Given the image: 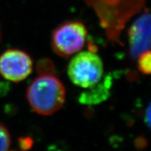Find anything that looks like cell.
<instances>
[{"label": "cell", "instance_id": "8", "mask_svg": "<svg viewBox=\"0 0 151 151\" xmlns=\"http://www.w3.org/2000/svg\"><path fill=\"white\" fill-rule=\"evenodd\" d=\"M139 70L143 74L151 75V50H146L137 58Z\"/></svg>", "mask_w": 151, "mask_h": 151}, {"label": "cell", "instance_id": "10", "mask_svg": "<svg viewBox=\"0 0 151 151\" xmlns=\"http://www.w3.org/2000/svg\"><path fill=\"white\" fill-rule=\"evenodd\" d=\"M37 69L41 74L42 73H53L54 67L50 61L44 60L39 62L37 65Z\"/></svg>", "mask_w": 151, "mask_h": 151}, {"label": "cell", "instance_id": "11", "mask_svg": "<svg viewBox=\"0 0 151 151\" xmlns=\"http://www.w3.org/2000/svg\"><path fill=\"white\" fill-rule=\"evenodd\" d=\"M18 145L21 150H29L33 146V140L28 137H20L18 139Z\"/></svg>", "mask_w": 151, "mask_h": 151}, {"label": "cell", "instance_id": "12", "mask_svg": "<svg viewBox=\"0 0 151 151\" xmlns=\"http://www.w3.org/2000/svg\"><path fill=\"white\" fill-rule=\"evenodd\" d=\"M144 120L146 125L151 129V102L149 104L145 111Z\"/></svg>", "mask_w": 151, "mask_h": 151}, {"label": "cell", "instance_id": "1", "mask_svg": "<svg viewBox=\"0 0 151 151\" xmlns=\"http://www.w3.org/2000/svg\"><path fill=\"white\" fill-rule=\"evenodd\" d=\"M97 16L111 42H119L122 28L143 8L147 0H83Z\"/></svg>", "mask_w": 151, "mask_h": 151}, {"label": "cell", "instance_id": "7", "mask_svg": "<svg viewBox=\"0 0 151 151\" xmlns=\"http://www.w3.org/2000/svg\"><path fill=\"white\" fill-rule=\"evenodd\" d=\"M112 86V77L106 76L104 79L99 81L88 90L81 94L79 101L84 104H97L107 99L110 94V90Z\"/></svg>", "mask_w": 151, "mask_h": 151}, {"label": "cell", "instance_id": "9", "mask_svg": "<svg viewBox=\"0 0 151 151\" xmlns=\"http://www.w3.org/2000/svg\"><path fill=\"white\" fill-rule=\"evenodd\" d=\"M11 145V138L8 128L0 122V151L8 150Z\"/></svg>", "mask_w": 151, "mask_h": 151}, {"label": "cell", "instance_id": "4", "mask_svg": "<svg viewBox=\"0 0 151 151\" xmlns=\"http://www.w3.org/2000/svg\"><path fill=\"white\" fill-rule=\"evenodd\" d=\"M88 30L79 20H68L55 28L51 35V47L55 53L67 58L80 52L86 44Z\"/></svg>", "mask_w": 151, "mask_h": 151}, {"label": "cell", "instance_id": "5", "mask_svg": "<svg viewBox=\"0 0 151 151\" xmlns=\"http://www.w3.org/2000/svg\"><path fill=\"white\" fill-rule=\"evenodd\" d=\"M32 71V60L23 50L10 48L0 55V75L6 80L14 83L21 82Z\"/></svg>", "mask_w": 151, "mask_h": 151}, {"label": "cell", "instance_id": "3", "mask_svg": "<svg viewBox=\"0 0 151 151\" xmlns=\"http://www.w3.org/2000/svg\"><path fill=\"white\" fill-rule=\"evenodd\" d=\"M104 72L101 58L90 50L75 54L67 67V75L71 82L86 89L98 83L102 79Z\"/></svg>", "mask_w": 151, "mask_h": 151}, {"label": "cell", "instance_id": "6", "mask_svg": "<svg viewBox=\"0 0 151 151\" xmlns=\"http://www.w3.org/2000/svg\"><path fill=\"white\" fill-rule=\"evenodd\" d=\"M129 55L137 59L151 47V9H147L135 19L128 30Z\"/></svg>", "mask_w": 151, "mask_h": 151}, {"label": "cell", "instance_id": "2", "mask_svg": "<svg viewBox=\"0 0 151 151\" xmlns=\"http://www.w3.org/2000/svg\"><path fill=\"white\" fill-rule=\"evenodd\" d=\"M26 97L36 113L50 116L65 104L66 90L62 81L53 73H42L30 83Z\"/></svg>", "mask_w": 151, "mask_h": 151}, {"label": "cell", "instance_id": "13", "mask_svg": "<svg viewBox=\"0 0 151 151\" xmlns=\"http://www.w3.org/2000/svg\"><path fill=\"white\" fill-rule=\"evenodd\" d=\"M0 39H1V32H0Z\"/></svg>", "mask_w": 151, "mask_h": 151}]
</instances>
